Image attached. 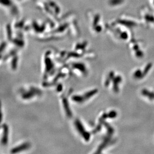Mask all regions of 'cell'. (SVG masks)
<instances>
[{"label": "cell", "instance_id": "1", "mask_svg": "<svg viewBox=\"0 0 154 154\" xmlns=\"http://www.w3.org/2000/svg\"><path fill=\"white\" fill-rule=\"evenodd\" d=\"M75 125L76 129L80 134L84 137L85 141H88L90 137V134L89 132L85 131L84 128L81 123V122L79 120L76 119L75 121Z\"/></svg>", "mask_w": 154, "mask_h": 154}, {"label": "cell", "instance_id": "2", "mask_svg": "<svg viewBox=\"0 0 154 154\" xmlns=\"http://www.w3.org/2000/svg\"><path fill=\"white\" fill-rule=\"evenodd\" d=\"M42 94V92L40 90L35 88V87H31L30 90L28 92L23 93L22 95V97L25 99H27L33 97L36 95H40Z\"/></svg>", "mask_w": 154, "mask_h": 154}, {"label": "cell", "instance_id": "3", "mask_svg": "<svg viewBox=\"0 0 154 154\" xmlns=\"http://www.w3.org/2000/svg\"><path fill=\"white\" fill-rule=\"evenodd\" d=\"M45 72L44 75V78L46 79L48 76V73L51 71H53V68L54 67V65L53 64V62L51 61V60L49 59V57H46L45 59Z\"/></svg>", "mask_w": 154, "mask_h": 154}, {"label": "cell", "instance_id": "4", "mask_svg": "<svg viewBox=\"0 0 154 154\" xmlns=\"http://www.w3.org/2000/svg\"><path fill=\"white\" fill-rule=\"evenodd\" d=\"M2 128L3 129V136L2 139V143L4 145L8 143V134H9V128L6 124H3L2 125Z\"/></svg>", "mask_w": 154, "mask_h": 154}, {"label": "cell", "instance_id": "5", "mask_svg": "<svg viewBox=\"0 0 154 154\" xmlns=\"http://www.w3.org/2000/svg\"><path fill=\"white\" fill-rule=\"evenodd\" d=\"M30 147H31V145L29 143L23 144L22 145L18 146V147H15L14 149H12L11 150V153L14 154V153H16L22 152L23 151L29 149Z\"/></svg>", "mask_w": 154, "mask_h": 154}, {"label": "cell", "instance_id": "6", "mask_svg": "<svg viewBox=\"0 0 154 154\" xmlns=\"http://www.w3.org/2000/svg\"><path fill=\"white\" fill-rule=\"evenodd\" d=\"M68 102L67 101V99L66 98H63L62 99V103L64 104V108L65 109V112L66 113V115L68 117H71L72 116V113L71 112L70 109L69 108Z\"/></svg>", "mask_w": 154, "mask_h": 154}, {"label": "cell", "instance_id": "7", "mask_svg": "<svg viewBox=\"0 0 154 154\" xmlns=\"http://www.w3.org/2000/svg\"><path fill=\"white\" fill-rule=\"evenodd\" d=\"M72 67L73 68L79 69V71L84 73H86V68H85V66L84 64H80H80H78V63L73 64H72Z\"/></svg>", "mask_w": 154, "mask_h": 154}, {"label": "cell", "instance_id": "8", "mask_svg": "<svg viewBox=\"0 0 154 154\" xmlns=\"http://www.w3.org/2000/svg\"><path fill=\"white\" fill-rule=\"evenodd\" d=\"M97 91H98L97 89H94L92 90L88 91L84 94V98L85 99V100L88 99L89 98H90L91 97L93 96L95 94H96V93L97 92Z\"/></svg>", "mask_w": 154, "mask_h": 154}, {"label": "cell", "instance_id": "9", "mask_svg": "<svg viewBox=\"0 0 154 154\" xmlns=\"http://www.w3.org/2000/svg\"><path fill=\"white\" fill-rule=\"evenodd\" d=\"M71 99L77 103H82L85 101L84 96H79V95H74L72 97Z\"/></svg>", "mask_w": 154, "mask_h": 154}, {"label": "cell", "instance_id": "10", "mask_svg": "<svg viewBox=\"0 0 154 154\" xmlns=\"http://www.w3.org/2000/svg\"><path fill=\"white\" fill-rule=\"evenodd\" d=\"M17 62H18V57H15L12 62V67L14 70L16 68V66H17Z\"/></svg>", "mask_w": 154, "mask_h": 154}, {"label": "cell", "instance_id": "11", "mask_svg": "<svg viewBox=\"0 0 154 154\" xmlns=\"http://www.w3.org/2000/svg\"><path fill=\"white\" fill-rule=\"evenodd\" d=\"M62 86L61 84H59L57 87V90L58 91V92H60L62 90Z\"/></svg>", "mask_w": 154, "mask_h": 154}]
</instances>
